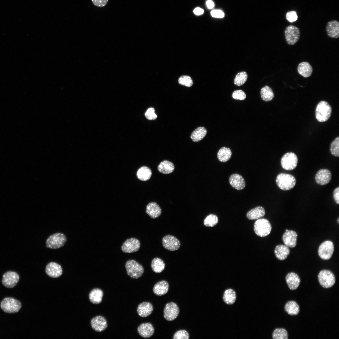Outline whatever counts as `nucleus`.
I'll list each match as a JSON object with an SVG mask.
<instances>
[{"mask_svg":"<svg viewBox=\"0 0 339 339\" xmlns=\"http://www.w3.org/2000/svg\"><path fill=\"white\" fill-rule=\"evenodd\" d=\"M125 267L128 275L133 278L140 277L144 272L142 266L134 260L127 261L125 264Z\"/></svg>","mask_w":339,"mask_h":339,"instance_id":"20e7f679","label":"nucleus"},{"mask_svg":"<svg viewBox=\"0 0 339 339\" xmlns=\"http://www.w3.org/2000/svg\"><path fill=\"white\" fill-rule=\"evenodd\" d=\"M298 234L295 231L288 230L285 231L282 236V240L285 245L288 247L294 248L297 244Z\"/></svg>","mask_w":339,"mask_h":339,"instance_id":"dca6fc26","label":"nucleus"},{"mask_svg":"<svg viewBox=\"0 0 339 339\" xmlns=\"http://www.w3.org/2000/svg\"><path fill=\"white\" fill-rule=\"evenodd\" d=\"M298 159L296 155L292 152L284 154L281 158V163L282 167L287 170H291L297 166Z\"/></svg>","mask_w":339,"mask_h":339,"instance_id":"1a4fd4ad","label":"nucleus"},{"mask_svg":"<svg viewBox=\"0 0 339 339\" xmlns=\"http://www.w3.org/2000/svg\"><path fill=\"white\" fill-rule=\"evenodd\" d=\"M138 332L142 337L149 338L154 334V329L153 325L150 323H143L139 325L137 329Z\"/></svg>","mask_w":339,"mask_h":339,"instance_id":"412c9836","label":"nucleus"},{"mask_svg":"<svg viewBox=\"0 0 339 339\" xmlns=\"http://www.w3.org/2000/svg\"><path fill=\"white\" fill-rule=\"evenodd\" d=\"M151 267L153 271L156 273H160L164 270L165 264L161 258L156 257L153 258L151 263Z\"/></svg>","mask_w":339,"mask_h":339,"instance_id":"f704fd0d","label":"nucleus"},{"mask_svg":"<svg viewBox=\"0 0 339 339\" xmlns=\"http://www.w3.org/2000/svg\"><path fill=\"white\" fill-rule=\"evenodd\" d=\"M339 218H338L337 219V223H338V224H339Z\"/></svg>","mask_w":339,"mask_h":339,"instance_id":"864d4df0","label":"nucleus"},{"mask_svg":"<svg viewBox=\"0 0 339 339\" xmlns=\"http://www.w3.org/2000/svg\"><path fill=\"white\" fill-rule=\"evenodd\" d=\"M265 214L264 209L262 207L258 206L249 211L246 217L250 220H255L261 218Z\"/></svg>","mask_w":339,"mask_h":339,"instance_id":"c85d7f7f","label":"nucleus"},{"mask_svg":"<svg viewBox=\"0 0 339 339\" xmlns=\"http://www.w3.org/2000/svg\"><path fill=\"white\" fill-rule=\"evenodd\" d=\"M288 229H286L285 230V231H288Z\"/></svg>","mask_w":339,"mask_h":339,"instance_id":"5fc2aeb1","label":"nucleus"},{"mask_svg":"<svg viewBox=\"0 0 339 339\" xmlns=\"http://www.w3.org/2000/svg\"><path fill=\"white\" fill-rule=\"evenodd\" d=\"M108 0H92L93 4L96 6L102 7L107 4Z\"/></svg>","mask_w":339,"mask_h":339,"instance_id":"09e8293b","label":"nucleus"},{"mask_svg":"<svg viewBox=\"0 0 339 339\" xmlns=\"http://www.w3.org/2000/svg\"><path fill=\"white\" fill-rule=\"evenodd\" d=\"M331 107L325 101H321L317 104L315 110V116L320 122H324L330 118L331 113Z\"/></svg>","mask_w":339,"mask_h":339,"instance_id":"f03ea898","label":"nucleus"},{"mask_svg":"<svg viewBox=\"0 0 339 339\" xmlns=\"http://www.w3.org/2000/svg\"><path fill=\"white\" fill-rule=\"evenodd\" d=\"M218 221V218L216 215L210 214L205 218L203 223L207 227H213L217 224Z\"/></svg>","mask_w":339,"mask_h":339,"instance_id":"ea45409f","label":"nucleus"},{"mask_svg":"<svg viewBox=\"0 0 339 339\" xmlns=\"http://www.w3.org/2000/svg\"><path fill=\"white\" fill-rule=\"evenodd\" d=\"M19 278V276L17 273L13 271H8L3 274L2 282L6 287L11 288L16 285Z\"/></svg>","mask_w":339,"mask_h":339,"instance_id":"4468645a","label":"nucleus"},{"mask_svg":"<svg viewBox=\"0 0 339 339\" xmlns=\"http://www.w3.org/2000/svg\"><path fill=\"white\" fill-rule=\"evenodd\" d=\"M290 251L289 247L285 245H279L276 246L274 253L276 257L279 260L283 261L289 255Z\"/></svg>","mask_w":339,"mask_h":339,"instance_id":"393cba45","label":"nucleus"},{"mask_svg":"<svg viewBox=\"0 0 339 339\" xmlns=\"http://www.w3.org/2000/svg\"><path fill=\"white\" fill-rule=\"evenodd\" d=\"M136 176L138 180L142 181L149 180L152 175L151 170L148 167L143 166L139 168L137 171Z\"/></svg>","mask_w":339,"mask_h":339,"instance_id":"bb28decb","label":"nucleus"},{"mask_svg":"<svg viewBox=\"0 0 339 339\" xmlns=\"http://www.w3.org/2000/svg\"><path fill=\"white\" fill-rule=\"evenodd\" d=\"M334 251L333 243L330 240H326L322 243L319 246L318 254L321 259L327 260L331 258Z\"/></svg>","mask_w":339,"mask_h":339,"instance_id":"9d476101","label":"nucleus"},{"mask_svg":"<svg viewBox=\"0 0 339 339\" xmlns=\"http://www.w3.org/2000/svg\"><path fill=\"white\" fill-rule=\"evenodd\" d=\"M146 212L150 218L155 219L158 218L161 215L162 210L157 203L151 202L146 206Z\"/></svg>","mask_w":339,"mask_h":339,"instance_id":"5701e85b","label":"nucleus"},{"mask_svg":"<svg viewBox=\"0 0 339 339\" xmlns=\"http://www.w3.org/2000/svg\"><path fill=\"white\" fill-rule=\"evenodd\" d=\"M103 296V291L100 289L94 288L90 292L89 298L90 301L93 304H98L101 302Z\"/></svg>","mask_w":339,"mask_h":339,"instance_id":"c756f323","label":"nucleus"},{"mask_svg":"<svg viewBox=\"0 0 339 339\" xmlns=\"http://www.w3.org/2000/svg\"><path fill=\"white\" fill-rule=\"evenodd\" d=\"M297 71L300 75L304 78L310 76L313 72V68L310 64L307 62H300L298 65Z\"/></svg>","mask_w":339,"mask_h":339,"instance_id":"cd10ccee","label":"nucleus"},{"mask_svg":"<svg viewBox=\"0 0 339 339\" xmlns=\"http://www.w3.org/2000/svg\"><path fill=\"white\" fill-rule=\"evenodd\" d=\"M236 299V293L232 289L228 288L224 291L223 299L226 304L229 305L235 303Z\"/></svg>","mask_w":339,"mask_h":339,"instance_id":"473e14b6","label":"nucleus"},{"mask_svg":"<svg viewBox=\"0 0 339 339\" xmlns=\"http://www.w3.org/2000/svg\"><path fill=\"white\" fill-rule=\"evenodd\" d=\"M272 230V226L269 221L264 218L258 219L254 225V230L258 236L264 237L268 235Z\"/></svg>","mask_w":339,"mask_h":339,"instance_id":"39448f33","label":"nucleus"},{"mask_svg":"<svg viewBox=\"0 0 339 339\" xmlns=\"http://www.w3.org/2000/svg\"><path fill=\"white\" fill-rule=\"evenodd\" d=\"M211 14L213 17L217 18H222L224 16V13L220 10H213L211 12Z\"/></svg>","mask_w":339,"mask_h":339,"instance_id":"de8ad7c7","label":"nucleus"},{"mask_svg":"<svg viewBox=\"0 0 339 339\" xmlns=\"http://www.w3.org/2000/svg\"><path fill=\"white\" fill-rule=\"evenodd\" d=\"M67 239L63 233H57L50 235L46 241V247L52 249L61 248L65 244Z\"/></svg>","mask_w":339,"mask_h":339,"instance_id":"7ed1b4c3","label":"nucleus"},{"mask_svg":"<svg viewBox=\"0 0 339 339\" xmlns=\"http://www.w3.org/2000/svg\"><path fill=\"white\" fill-rule=\"evenodd\" d=\"M233 99L236 100H243L246 98V94L242 90H238L234 91L232 94Z\"/></svg>","mask_w":339,"mask_h":339,"instance_id":"c03bdc74","label":"nucleus"},{"mask_svg":"<svg viewBox=\"0 0 339 339\" xmlns=\"http://www.w3.org/2000/svg\"><path fill=\"white\" fill-rule=\"evenodd\" d=\"M162 242L164 248L172 251L178 250L180 248L181 245L179 240L175 236L171 235H167L164 237Z\"/></svg>","mask_w":339,"mask_h":339,"instance_id":"f8f14e48","label":"nucleus"},{"mask_svg":"<svg viewBox=\"0 0 339 339\" xmlns=\"http://www.w3.org/2000/svg\"><path fill=\"white\" fill-rule=\"evenodd\" d=\"M333 197L335 202L338 204H339V187L338 186L334 190L333 192Z\"/></svg>","mask_w":339,"mask_h":339,"instance_id":"8fccbe9b","label":"nucleus"},{"mask_svg":"<svg viewBox=\"0 0 339 339\" xmlns=\"http://www.w3.org/2000/svg\"><path fill=\"white\" fill-rule=\"evenodd\" d=\"M231 155L232 152L229 148L223 147L219 150L217 157L220 162H225L230 159Z\"/></svg>","mask_w":339,"mask_h":339,"instance_id":"c9c22d12","label":"nucleus"},{"mask_svg":"<svg viewBox=\"0 0 339 339\" xmlns=\"http://www.w3.org/2000/svg\"><path fill=\"white\" fill-rule=\"evenodd\" d=\"M229 181L233 187L238 190L243 189L245 186L244 179L242 176L237 174H232L229 178Z\"/></svg>","mask_w":339,"mask_h":339,"instance_id":"aec40b11","label":"nucleus"},{"mask_svg":"<svg viewBox=\"0 0 339 339\" xmlns=\"http://www.w3.org/2000/svg\"><path fill=\"white\" fill-rule=\"evenodd\" d=\"M331 153L335 157L339 156V137H336L331 143L330 146Z\"/></svg>","mask_w":339,"mask_h":339,"instance_id":"a19ab883","label":"nucleus"},{"mask_svg":"<svg viewBox=\"0 0 339 339\" xmlns=\"http://www.w3.org/2000/svg\"><path fill=\"white\" fill-rule=\"evenodd\" d=\"M207 133V130L205 127H199L192 132L191 135V138L193 142H198L205 136Z\"/></svg>","mask_w":339,"mask_h":339,"instance_id":"72a5a7b5","label":"nucleus"},{"mask_svg":"<svg viewBox=\"0 0 339 339\" xmlns=\"http://www.w3.org/2000/svg\"><path fill=\"white\" fill-rule=\"evenodd\" d=\"M153 307L149 302H144L140 304L137 308V312L139 315L145 317L149 315L153 312Z\"/></svg>","mask_w":339,"mask_h":339,"instance_id":"b1692460","label":"nucleus"},{"mask_svg":"<svg viewBox=\"0 0 339 339\" xmlns=\"http://www.w3.org/2000/svg\"><path fill=\"white\" fill-rule=\"evenodd\" d=\"M179 313V309L177 304L171 302L167 303L164 309V316L167 320L171 321L175 319Z\"/></svg>","mask_w":339,"mask_h":339,"instance_id":"9b49d317","label":"nucleus"},{"mask_svg":"<svg viewBox=\"0 0 339 339\" xmlns=\"http://www.w3.org/2000/svg\"><path fill=\"white\" fill-rule=\"evenodd\" d=\"M178 82L180 84L187 87H191L193 84L191 78L186 75L181 76L179 79Z\"/></svg>","mask_w":339,"mask_h":339,"instance_id":"79ce46f5","label":"nucleus"},{"mask_svg":"<svg viewBox=\"0 0 339 339\" xmlns=\"http://www.w3.org/2000/svg\"><path fill=\"white\" fill-rule=\"evenodd\" d=\"M194 13L196 15H199L203 14L204 13L203 9L199 7L195 8L193 10Z\"/></svg>","mask_w":339,"mask_h":339,"instance_id":"3c124183","label":"nucleus"},{"mask_svg":"<svg viewBox=\"0 0 339 339\" xmlns=\"http://www.w3.org/2000/svg\"><path fill=\"white\" fill-rule=\"evenodd\" d=\"M175 169L174 164L170 161L164 160L161 162L158 166V170L160 173L164 174H169L172 173Z\"/></svg>","mask_w":339,"mask_h":339,"instance_id":"7c9ffc66","label":"nucleus"},{"mask_svg":"<svg viewBox=\"0 0 339 339\" xmlns=\"http://www.w3.org/2000/svg\"><path fill=\"white\" fill-rule=\"evenodd\" d=\"M326 31L328 36L332 38L339 37V22L336 20L328 22L326 26Z\"/></svg>","mask_w":339,"mask_h":339,"instance_id":"6ab92c4d","label":"nucleus"},{"mask_svg":"<svg viewBox=\"0 0 339 339\" xmlns=\"http://www.w3.org/2000/svg\"><path fill=\"white\" fill-rule=\"evenodd\" d=\"M276 183L278 187L283 191H288L294 187L296 180L293 175L284 173L278 174L276 179Z\"/></svg>","mask_w":339,"mask_h":339,"instance_id":"f257e3e1","label":"nucleus"},{"mask_svg":"<svg viewBox=\"0 0 339 339\" xmlns=\"http://www.w3.org/2000/svg\"><path fill=\"white\" fill-rule=\"evenodd\" d=\"M272 337L273 339H288V333L284 328H277L273 331L272 333Z\"/></svg>","mask_w":339,"mask_h":339,"instance_id":"4c0bfd02","label":"nucleus"},{"mask_svg":"<svg viewBox=\"0 0 339 339\" xmlns=\"http://www.w3.org/2000/svg\"><path fill=\"white\" fill-rule=\"evenodd\" d=\"M285 311L291 315H297L299 312V306L296 302L290 301L288 302L284 306Z\"/></svg>","mask_w":339,"mask_h":339,"instance_id":"2f4dec72","label":"nucleus"},{"mask_svg":"<svg viewBox=\"0 0 339 339\" xmlns=\"http://www.w3.org/2000/svg\"><path fill=\"white\" fill-rule=\"evenodd\" d=\"M206 5L209 9L212 8L214 6V3L211 0H208L206 2Z\"/></svg>","mask_w":339,"mask_h":339,"instance_id":"603ef678","label":"nucleus"},{"mask_svg":"<svg viewBox=\"0 0 339 339\" xmlns=\"http://www.w3.org/2000/svg\"><path fill=\"white\" fill-rule=\"evenodd\" d=\"M286 40L289 45H294L299 40L300 33L299 29L293 25L286 27L284 31Z\"/></svg>","mask_w":339,"mask_h":339,"instance_id":"6e6552de","label":"nucleus"},{"mask_svg":"<svg viewBox=\"0 0 339 339\" xmlns=\"http://www.w3.org/2000/svg\"><path fill=\"white\" fill-rule=\"evenodd\" d=\"M318 278L320 284L323 288H329L335 284L336 279L333 273L330 271L323 270L319 273Z\"/></svg>","mask_w":339,"mask_h":339,"instance_id":"0eeeda50","label":"nucleus"},{"mask_svg":"<svg viewBox=\"0 0 339 339\" xmlns=\"http://www.w3.org/2000/svg\"><path fill=\"white\" fill-rule=\"evenodd\" d=\"M46 274L52 278H57L62 273V269L59 264L54 262H51L46 266L45 268Z\"/></svg>","mask_w":339,"mask_h":339,"instance_id":"2eb2a0df","label":"nucleus"},{"mask_svg":"<svg viewBox=\"0 0 339 339\" xmlns=\"http://www.w3.org/2000/svg\"><path fill=\"white\" fill-rule=\"evenodd\" d=\"M285 279L289 288L291 290L296 289L301 282L298 275L293 272L288 273L286 276Z\"/></svg>","mask_w":339,"mask_h":339,"instance_id":"4be33fe9","label":"nucleus"},{"mask_svg":"<svg viewBox=\"0 0 339 339\" xmlns=\"http://www.w3.org/2000/svg\"><path fill=\"white\" fill-rule=\"evenodd\" d=\"M92 328L95 331L100 332L104 331L107 327V322L104 317L97 316L93 318L91 321Z\"/></svg>","mask_w":339,"mask_h":339,"instance_id":"a211bd4d","label":"nucleus"},{"mask_svg":"<svg viewBox=\"0 0 339 339\" xmlns=\"http://www.w3.org/2000/svg\"><path fill=\"white\" fill-rule=\"evenodd\" d=\"M145 115L147 118L149 120H155L157 118V116L155 113L154 109L153 108H148Z\"/></svg>","mask_w":339,"mask_h":339,"instance_id":"49530a36","label":"nucleus"},{"mask_svg":"<svg viewBox=\"0 0 339 339\" xmlns=\"http://www.w3.org/2000/svg\"><path fill=\"white\" fill-rule=\"evenodd\" d=\"M261 96L263 100L265 101H271L274 97V94L272 89L266 86L261 89Z\"/></svg>","mask_w":339,"mask_h":339,"instance_id":"e433bc0d","label":"nucleus"},{"mask_svg":"<svg viewBox=\"0 0 339 339\" xmlns=\"http://www.w3.org/2000/svg\"><path fill=\"white\" fill-rule=\"evenodd\" d=\"M286 17L287 20L291 23L296 21L298 17L296 12L294 11H290L287 12Z\"/></svg>","mask_w":339,"mask_h":339,"instance_id":"a18cd8bd","label":"nucleus"},{"mask_svg":"<svg viewBox=\"0 0 339 339\" xmlns=\"http://www.w3.org/2000/svg\"><path fill=\"white\" fill-rule=\"evenodd\" d=\"M189 335L188 332L185 330H181L177 331L174 335V339H188Z\"/></svg>","mask_w":339,"mask_h":339,"instance_id":"37998d69","label":"nucleus"},{"mask_svg":"<svg viewBox=\"0 0 339 339\" xmlns=\"http://www.w3.org/2000/svg\"><path fill=\"white\" fill-rule=\"evenodd\" d=\"M139 240L134 238L127 239L121 246L122 251L126 253H132L137 251L140 247Z\"/></svg>","mask_w":339,"mask_h":339,"instance_id":"ddd939ff","label":"nucleus"},{"mask_svg":"<svg viewBox=\"0 0 339 339\" xmlns=\"http://www.w3.org/2000/svg\"><path fill=\"white\" fill-rule=\"evenodd\" d=\"M169 288L168 282L165 280H162L158 282L154 285L153 291L155 294L160 296L166 294L168 291Z\"/></svg>","mask_w":339,"mask_h":339,"instance_id":"a878e982","label":"nucleus"},{"mask_svg":"<svg viewBox=\"0 0 339 339\" xmlns=\"http://www.w3.org/2000/svg\"><path fill=\"white\" fill-rule=\"evenodd\" d=\"M247 78L248 75L246 72H240L236 75L234 80V83L237 86H241L246 82Z\"/></svg>","mask_w":339,"mask_h":339,"instance_id":"58836bf2","label":"nucleus"},{"mask_svg":"<svg viewBox=\"0 0 339 339\" xmlns=\"http://www.w3.org/2000/svg\"><path fill=\"white\" fill-rule=\"evenodd\" d=\"M0 307L6 313H14L19 310L21 307V304L19 301L15 299L7 297L1 301Z\"/></svg>","mask_w":339,"mask_h":339,"instance_id":"423d86ee","label":"nucleus"},{"mask_svg":"<svg viewBox=\"0 0 339 339\" xmlns=\"http://www.w3.org/2000/svg\"><path fill=\"white\" fill-rule=\"evenodd\" d=\"M331 178V171L327 169H321L316 173L315 179L316 182L320 185H324L328 183Z\"/></svg>","mask_w":339,"mask_h":339,"instance_id":"f3484780","label":"nucleus"}]
</instances>
